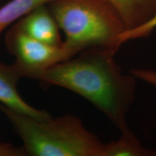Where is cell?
Wrapping results in <instances>:
<instances>
[{
	"instance_id": "obj_10",
	"label": "cell",
	"mask_w": 156,
	"mask_h": 156,
	"mask_svg": "<svg viewBox=\"0 0 156 156\" xmlns=\"http://www.w3.org/2000/svg\"><path fill=\"white\" fill-rule=\"evenodd\" d=\"M156 29V13L149 20L131 30H125L120 37L122 44L136 39L147 38Z\"/></svg>"
},
{
	"instance_id": "obj_11",
	"label": "cell",
	"mask_w": 156,
	"mask_h": 156,
	"mask_svg": "<svg viewBox=\"0 0 156 156\" xmlns=\"http://www.w3.org/2000/svg\"><path fill=\"white\" fill-rule=\"evenodd\" d=\"M136 79L156 87V70L134 68L129 72Z\"/></svg>"
},
{
	"instance_id": "obj_7",
	"label": "cell",
	"mask_w": 156,
	"mask_h": 156,
	"mask_svg": "<svg viewBox=\"0 0 156 156\" xmlns=\"http://www.w3.org/2000/svg\"><path fill=\"white\" fill-rule=\"evenodd\" d=\"M122 19L126 30L140 26L156 13V0H104Z\"/></svg>"
},
{
	"instance_id": "obj_3",
	"label": "cell",
	"mask_w": 156,
	"mask_h": 156,
	"mask_svg": "<svg viewBox=\"0 0 156 156\" xmlns=\"http://www.w3.org/2000/svg\"><path fill=\"white\" fill-rule=\"evenodd\" d=\"M48 5L65 36L63 44L75 55L91 48L117 53L123 45L125 25L104 0H54Z\"/></svg>"
},
{
	"instance_id": "obj_2",
	"label": "cell",
	"mask_w": 156,
	"mask_h": 156,
	"mask_svg": "<svg viewBox=\"0 0 156 156\" xmlns=\"http://www.w3.org/2000/svg\"><path fill=\"white\" fill-rule=\"evenodd\" d=\"M0 109L22 140L25 155L103 156V142L72 115L39 119Z\"/></svg>"
},
{
	"instance_id": "obj_6",
	"label": "cell",
	"mask_w": 156,
	"mask_h": 156,
	"mask_svg": "<svg viewBox=\"0 0 156 156\" xmlns=\"http://www.w3.org/2000/svg\"><path fill=\"white\" fill-rule=\"evenodd\" d=\"M20 78L14 64L7 65L0 62V102L15 112L39 119L51 116L46 111L30 106L20 96L17 89V82Z\"/></svg>"
},
{
	"instance_id": "obj_1",
	"label": "cell",
	"mask_w": 156,
	"mask_h": 156,
	"mask_svg": "<svg viewBox=\"0 0 156 156\" xmlns=\"http://www.w3.org/2000/svg\"><path fill=\"white\" fill-rule=\"evenodd\" d=\"M116 54L103 48L84 50L54 65L38 80L80 95L121 132L129 127L126 119L135 99L136 78L123 72Z\"/></svg>"
},
{
	"instance_id": "obj_4",
	"label": "cell",
	"mask_w": 156,
	"mask_h": 156,
	"mask_svg": "<svg viewBox=\"0 0 156 156\" xmlns=\"http://www.w3.org/2000/svg\"><path fill=\"white\" fill-rule=\"evenodd\" d=\"M9 52L15 56L13 64L21 77L38 80L44 72L75 56L64 44L51 46L27 36L15 25L5 37Z\"/></svg>"
},
{
	"instance_id": "obj_9",
	"label": "cell",
	"mask_w": 156,
	"mask_h": 156,
	"mask_svg": "<svg viewBox=\"0 0 156 156\" xmlns=\"http://www.w3.org/2000/svg\"><path fill=\"white\" fill-rule=\"evenodd\" d=\"M54 0H11L0 8V34L9 25Z\"/></svg>"
},
{
	"instance_id": "obj_12",
	"label": "cell",
	"mask_w": 156,
	"mask_h": 156,
	"mask_svg": "<svg viewBox=\"0 0 156 156\" xmlns=\"http://www.w3.org/2000/svg\"><path fill=\"white\" fill-rule=\"evenodd\" d=\"M23 147H17L9 143H0V156H25Z\"/></svg>"
},
{
	"instance_id": "obj_8",
	"label": "cell",
	"mask_w": 156,
	"mask_h": 156,
	"mask_svg": "<svg viewBox=\"0 0 156 156\" xmlns=\"http://www.w3.org/2000/svg\"><path fill=\"white\" fill-rule=\"evenodd\" d=\"M116 140L103 144V156H156V150L145 147L129 128Z\"/></svg>"
},
{
	"instance_id": "obj_5",
	"label": "cell",
	"mask_w": 156,
	"mask_h": 156,
	"mask_svg": "<svg viewBox=\"0 0 156 156\" xmlns=\"http://www.w3.org/2000/svg\"><path fill=\"white\" fill-rule=\"evenodd\" d=\"M27 36L51 46H61L60 28L47 6L37 8L15 25Z\"/></svg>"
}]
</instances>
